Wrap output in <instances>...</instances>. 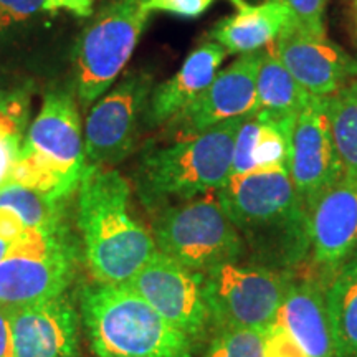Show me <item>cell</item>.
Here are the masks:
<instances>
[{
	"instance_id": "34",
	"label": "cell",
	"mask_w": 357,
	"mask_h": 357,
	"mask_svg": "<svg viewBox=\"0 0 357 357\" xmlns=\"http://www.w3.org/2000/svg\"><path fill=\"white\" fill-rule=\"evenodd\" d=\"M12 243H13V242H8V240L0 238V261H2L3 258L7 257V253H8V250H10Z\"/></svg>"
},
{
	"instance_id": "13",
	"label": "cell",
	"mask_w": 357,
	"mask_h": 357,
	"mask_svg": "<svg viewBox=\"0 0 357 357\" xmlns=\"http://www.w3.org/2000/svg\"><path fill=\"white\" fill-rule=\"evenodd\" d=\"M289 176L306 208L344 176L328 113V96H311L294 119Z\"/></svg>"
},
{
	"instance_id": "14",
	"label": "cell",
	"mask_w": 357,
	"mask_h": 357,
	"mask_svg": "<svg viewBox=\"0 0 357 357\" xmlns=\"http://www.w3.org/2000/svg\"><path fill=\"white\" fill-rule=\"evenodd\" d=\"M271 47L298 83L314 96H331L357 78V58L328 37L307 32L296 17L281 30Z\"/></svg>"
},
{
	"instance_id": "27",
	"label": "cell",
	"mask_w": 357,
	"mask_h": 357,
	"mask_svg": "<svg viewBox=\"0 0 357 357\" xmlns=\"http://www.w3.org/2000/svg\"><path fill=\"white\" fill-rule=\"evenodd\" d=\"M45 0H0V47L10 43L38 12Z\"/></svg>"
},
{
	"instance_id": "24",
	"label": "cell",
	"mask_w": 357,
	"mask_h": 357,
	"mask_svg": "<svg viewBox=\"0 0 357 357\" xmlns=\"http://www.w3.org/2000/svg\"><path fill=\"white\" fill-rule=\"evenodd\" d=\"M0 207L15 212L26 227L33 229H56L66 223L65 202L45 197L15 182L7 181L0 187Z\"/></svg>"
},
{
	"instance_id": "4",
	"label": "cell",
	"mask_w": 357,
	"mask_h": 357,
	"mask_svg": "<svg viewBox=\"0 0 357 357\" xmlns=\"http://www.w3.org/2000/svg\"><path fill=\"white\" fill-rule=\"evenodd\" d=\"M79 311L98 357H194V342L126 284H84Z\"/></svg>"
},
{
	"instance_id": "36",
	"label": "cell",
	"mask_w": 357,
	"mask_h": 357,
	"mask_svg": "<svg viewBox=\"0 0 357 357\" xmlns=\"http://www.w3.org/2000/svg\"><path fill=\"white\" fill-rule=\"evenodd\" d=\"M6 88H3V79L2 78H0V100H2V98L3 96H6Z\"/></svg>"
},
{
	"instance_id": "11",
	"label": "cell",
	"mask_w": 357,
	"mask_h": 357,
	"mask_svg": "<svg viewBox=\"0 0 357 357\" xmlns=\"http://www.w3.org/2000/svg\"><path fill=\"white\" fill-rule=\"evenodd\" d=\"M22 149L55 172L71 192L79 189L86 159L75 89L68 86L48 89L37 118L26 129Z\"/></svg>"
},
{
	"instance_id": "20",
	"label": "cell",
	"mask_w": 357,
	"mask_h": 357,
	"mask_svg": "<svg viewBox=\"0 0 357 357\" xmlns=\"http://www.w3.org/2000/svg\"><path fill=\"white\" fill-rule=\"evenodd\" d=\"M276 319L288 328L307 357H336L326 294L307 280H293Z\"/></svg>"
},
{
	"instance_id": "2",
	"label": "cell",
	"mask_w": 357,
	"mask_h": 357,
	"mask_svg": "<svg viewBox=\"0 0 357 357\" xmlns=\"http://www.w3.org/2000/svg\"><path fill=\"white\" fill-rule=\"evenodd\" d=\"M129 197L131 187L118 171L86 167L78 189V227L98 283H128L158 252L153 234L129 213Z\"/></svg>"
},
{
	"instance_id": "26",
	"label": "cell",
	"mask_w": 357,
	"mask_h": 357,
	"mask_svg": "<svg viewBox=\"0 0 357 357\" xmlns=\"http://www.w3.org/2000/svg\"><path fill=\"white\" fill-rule=\"evenodd\" d=\"M29 119L0 106V187L8 181L13 162L19 158Z\"/></svg>"
},
{
	"instance_id": "9",
	"label": "cell",
	"mask_w": 357,
	"mask_h": 357,
	"mask_svg": "<svg viewBox=\"0 0 357 357\" xmlns=\"http://www.w3.org/2000/svg\"><path fill=\"white\" fill-rule=\"evenodd\" d=\"M153 88V75L128 71L95 102L83 129L86 167L113 169L132 153Z\"/></svg>"
},
{
	"instance_id": "23",
	"label": "cell",
	"mask_w": 357,
	"mask_h": 357,
	"mask_svg": "<svg viewBox=\"0 0 357 357\" xmlns=\"http://www.w3.org/2000/svg\"><path fill=\"white\" fill-rule=\"evenodd\" d=\"M328 113L344 176L357 178V78L328 96Z\"/></svg>"
},
{
	"instance_id": "17",
	"label": "cell",
	"mask_w": 357,
	"mask_h": 357,
	"mask_svg": "<svg viewBox=\"0 0 357 357\" xmlns=\"http://www.w3.org/2000/svg\"><path fill=\"white\" fill-rule=\"evenodd\" d=\"M227 52L213 40L199 45L172 78L153 88L144 114L149 128L167 124L174 116L185 109L215 78Z\"/></svg>"
},
{
	"instance_id": "22",
	"label": "cell",
	"mask_w": 357,
	"mask_h": 357,
	"mask_svg": "<svg viewBox=\"0 0 357 357\" xmlns=\"http://www.w3.org/2000/svg\"><path fill=\"white\" fill-rule=\"evenodd\" d=\"M311 93L298 83L271 47L263 50L257 77V106L276 114L298 116L311 100Z\"/></svg>"
},
{
	"instance_id": "19",
	"label": "cell",
	"mask_w": 357,
	"mask_h": 357,
	"mask_svg": "<svg viewBox=\"0 0 357 357\" xmlns=\"http://www.w3.org/2000/svg\"><path fill=\"white\" fill-rule=\"evenodd\" d=\"M235 13L218 20L211 38L225 52L247 55L275 42L294 13L284 0H263L250 3L247 0H230Z\"/></svg>"
},
{
	"instance_id": "25",
	"label": "cell",
	"mask_w": 357,
	"mask_h": 357,
	"mask_svg": "<svg viewBox=\"0 0 357 357\" xmlns=\"http://www.w3.org/2000/svg\"><path fill=\"white\" fill-rule=\"evenodd\" d=\"M202 357H263L260 329H218Z\"/></svg>"
},
{
	"instance_id": "32",
	"label": "cell",
	"mask_w": 357,
	"mask_h": 357,
	"mask_svg": "<svg viewBox=\"0 0 357 357\" xmlns=\"http://www.w3.org/2000/svg\"><path fill=\"white\" fill-rule=\"evenodd\" d=\"M25 230L26 225L15 212L0 207V238L15 242Z\"/></svg>"
},
{
	"instance_id": "7",
	"label": "cell",
	"mask_w": 357,
	"mask_h": 357,
	"mask_svg": "<svg viewBox=\"0 0 357 357\" xmlns=\"http://www.w3.org/2000/svg\"><path fill=\"white\" fill-rule=\"evenodd\" d=\"M146 0H109L79 35L73 52L75 93L95 105L119 77L149 22Z\"/></svg>"
},
{
	"instance_id": "10",
	"label": "cell",
	"mask_w": 357,
	"mask_h": 357,
	"mask_svg": "<svg viewBox=\"0 0 357 357\" xmlns=\"http://www.w3.org/2000/svg\"><path fill=\"white\" fill-rule=\"evenodd\" d=\"M137 296L184 333L192 342H200L212 329L205 273L190 270L155 252L128 283Z\"/></svg>"
},
{
	"instance_id": "21",
	"label": "cell",
	"mask_w": 357,
	"mask_h": 357,
	"mask_svg": "<svg viewBox=\"0 0 357 357\" xmlns=\"http://www.w3.org/2000/svg\"><path fill=\"white\" fill-rule=\"evenodd\" d=\"M324 294L334 356L357 357V257L331 276Z\"/></svg>"
},
{
	"instance_id": "16",
	"label": "cell",
	"mask_w": 357,
	"mask_h": 357,
	"mask_svg": "<svg viewBox=\"0 0 357 357\" xmlns=\"http://www.w3.org/2000/svg\"><path fill=\"white\" fill-rule=\"evenodd\" d=\"M13 357H82L78 311L66 294L12 307Z\"/></svg>"
},
{
	"instance_id": "28",
	"label": "cell",
	"mask_w": 357,
	"mask_h": 357,
	"mask_svg": "<svg viewBox=\"0 0 357 357\" xmlns=\"http://www.w3.org/2000/svg\"><path fill=\"white\" fill-rule=\"evenodd\" d=\"M263 357H307L288 328L275 319L263 331Z\"/></svg>"
},
{
	"instance_id": "29",
	"label": "cell",
	"mask_w": 357,
	"mask_h": 357,
	"mask_svg": "<svg viewBox=\"0 0 357 357\" xmlns=\"http://www.w3.org/2000/svg\"><path fill=\"white\" fill-rule=\"evenodd\" d=\"M296 17V20L305 26L307 32L316 37L326 38V3L328 0H284Z\"/></svg>"
},
{
	"instance_id": "3",
	"label": "cell",
	"mask_w": 357,
	"mask_h": 357,
	"mask_svg": "<svg viewBox=\"0 0 357 357\" xmlns=\"http://www.w3.org/2000/svg\"><path fill=\"white\" fill-rule=\"evenodd\" d=\"M243 118H234L162 146L147 144L134 174L137 197L149 212L215 194L231 171L235 134Z\"/></svg>"
},
{
	"instance_id": "30",
	"label": "cell",
	"mask_w": 357,
	"mask_h": 357,
	"mask_svg": "<svg viewBox=\"0 0 357 357\" xmlns=\"http://www.w3.org/2000/svg\"><path fill=\"white\" fill-rule=\"evenodd\" d=\"M213 2L215 0H146V7L151 13L162 12L182 19H197Z\"/></svg>"
},
{
	"instance_id": "12",
	"label": "cell",
	"mask_w": 357,
	"mask_h": 357,
	"mask_svg": "<svg viewBox=\"0 0 357 357\" xmlns=\"http://www.w3.org/2000/svg\"><path fill=\"white\" fill-rule=\"evenodd\" d=\"M261 55L263 50L240 55L230 66L218 71L197 100L164 124L166 136L171 139L189 137L229 119L255 113Z\"/></svg>"
},
{
	"instance_id": "35",
	"label": "cell",
	"mask_w": 357,
	"mask_h": 357,
	"mask_svg": "<svg viewBox=\"0 0 357 357\" xmlns=\"http://www.w3.org/2000/svg\"><path fill=\"white\" fill-rule=\"evenodd\" d=\"M352 8H354V25H356V40H357V0H352Z\"/></svg>"
},
{
	"instance_id": "31",
	"label": "cell",
	"mask_w": 357,
	"mask_h": 357,
	"mask_svg": "<svg viewBox=\"0 0 357 357\" xmlns=\"http://www.w3.org/2000/svg\"><path fill=\"white\" fill-rule=\"evenodd\" d=\"M93 7H95V0H45L42 12H66L78 19H88L93 15Z\"/></svg>"
},
{
	"instance_id": "18",
	"label": "cell",
	"mask_w": 357,
	"mask_h": 357,
	"mask_svg": "<svg viewBox=\"0 0 357 357\" xmlns=\"http://www.w3.org/2000/svg\"><path fill=\"white\" fill-rule=\"evenodd\" d=\"M294 119L296 116L266 109L245 116L235 134L230 176L273 166L288 167Z\"/></svg>"
},
{
	"instance_id": "5",
	"label": "cell",
	"mask_w": 357,
	"mask_h": 357,
	"mask_svg": "<svg viewBox=\"0 0 357 357\" xmlns=\"http://www.w3.org/2000/svg\"><path fill=\"white\" fill-rule=\"evenodd\" d=\"M151 234L158 252L200 273L240 261L247 253L242 235L215 194L160 208Z\"/></svg>"
},
{
	"instance_id": "6",
	"label": "cell",
	"mask_w": 357,
	"mask_h": 357,
	"mask_svg": "<svg viewBox=\"0 0 357 357\" xmlns=\"http://www.w3.org/2000/svg\"><path fill=\"white\" fill-rule=\"evenodd\" d=\"M77 261L78 245L68 223L26 227L0 261V303L20 307L60 296L73 281Z\"/></svg>"
},
{
	"instance_id": "33",
	"label": "cell",
	"mask_w": 357,
	"mask_h": 357,
	"mask_svg": "<svg viewBox=\"0 0 357 357\" xmlns=\"http://www.w3.org/2000/svg\"><path fill=\"white\" fill-rule=\"evenodd\" d=\"M0 357H13L12 307L0 303Z\"/></svg>"
},
{
	"instance_id": "8",
	"label": "cell",
	"mask_w": 357,
	"mask_h": 357,
	"mask_svg": "<svg viewBox=\"0 0 357 357\" xmlns=\"http://www.w3.org/2000/svg\"><path fill=\"white\" fill-rule=\"evenodd\" d=\"M291 275L260 263L230 261L205 273L212 331L260 329L276 319Z\"/></svg>"
},
{
	"instance_id": "1",
	"label": "cell",
	"mask_w": 357,
	"mask_h": 357,
	"mask_svg": "<svg viewBox=\"0 0 357 357\" xmlns=\"http://www.w3.org/2000/svg\"><path fill=\"white\" fill-rule=\"evenodd\" d=\"M215 195L260 265L289 273L310 255V215L288 167L230 176Z\"/></svg>"
},
{
	"instance_id": "15",
	"label": "cell",
	"mask_w": 357,
	"mask_h": 357,
	"mask_svg": "<svg viewBox=\"0 0 357 357\" xmlns=\"http://www.w3.org/2000/svg\"><path fill=\"white\" fill-rule=\"evenodd\" d=\"M310 255L326 275L357 257V178L342 176L307 208Z\"/></svg>"
}]
</instances>
